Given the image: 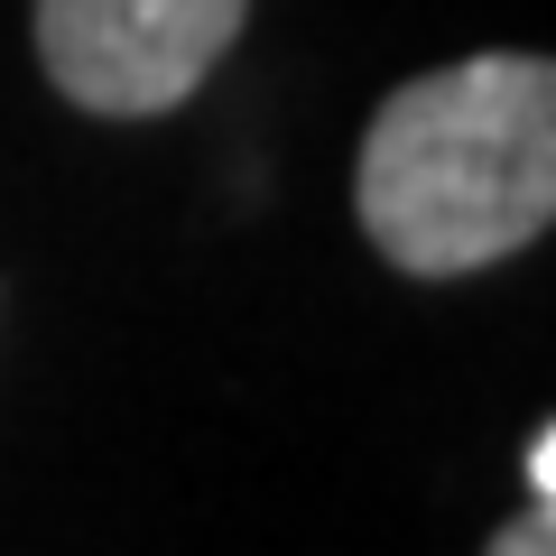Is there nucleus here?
<instances>
[{"instance_id": "2", "label": "nucleus", "mask_w": 556, "mask_h": 556, "mask_svg": "<svg viewBox=\"0 0 556 556\" xmlns=\"http://www.w3.org/2000/svg\"><path fill=\"white\" fill-rule=\"evenodd\" d=\"M251 0H38V65L93 121H159L204 93Z\"/></svg>"}, {"instance_id": "4", "label": "nucleus", "mask_w": 556, "mask_h": 556, "mask_svg": "<svg viewBox=\"0 0 556 556\" xmlns=\"http://www.w3.org/2000/svg\"><path fill=\"white\" fill-rule=\"evenodd\" d=\"M529 501H556V427L529 437Z\"/></svg>"}, {"instance_id": "3", "label": "nucleus", "mask_w": 556, "mask_h": 556, "mask_svg": "<svg viewBox=\"0 0 556 556\" xmlns=\"http://www.w3.org/2000/svg\"><path fill=\"white\" fill-rule=\"evenodd\" d=\"M482 556H556V501H529L519 519H501Z\"/></svg>"}, {"instance_id": "1", "label": "nucleus", "mask_w": 556, "mask_h": 556, "mask_svg": "<svg viewBox=\"0 0 556 556\" xmlns=\"http://www.w3.org/2000/svg\"><path fill=\"white\" fill-rule=\"evenodd\" d=\"M556 214V65L529 47L408 75L353 149V223L408 278H473Z\"/></svg>"}]
</instances>
